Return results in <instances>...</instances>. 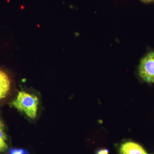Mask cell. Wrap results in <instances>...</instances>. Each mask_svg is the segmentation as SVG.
I'll return each mask as SVG.
<instances>
[{
	"label": "cell",
	"instance_id": "7a4b0ae2",
	"mask_svg": "<svg viewBox=\"0 0 154 154\" xmlns=\"http://www.w3.org/2000/svg\"><path fill=\"white\" fill-rule=\"evenodd\" d=\"M138 73L145 82L154 83V51L149 53L142 59L139 66Z\"/></svg>",
	"mask_w": 154,
	"mask_h": 154
},
{
	"label": "cell",
	"instance_id": "3957f363",
	"mask_svg": "<svg viewBox=\"0 0 154 154\" xmlns=\"http://www.w3.org/2000/svg\"><path fill=\"white\" fill-rule=\"evenodd\" d=\"M120 154H147L140 145L134 142H126L119 148Z\"/></svg>",
	"mask_w": 154,
	"mask_h": 154
},
{
	"label": "cell",
	"instance_id": "52a82bcc",
	"mask_svg": "<svg viewBox=\"0 0 154 154\" xmlns=\"http://www.w3.org/2000/svg\"><path fill=\"white\" fill-rule=\"evenodd\" d=\"M109 150L106 149H99L96 152V154H108Z\"/></svg>",
	"mask_w": 154,
	"mask_h": 154
},
{
	"label": "cell",
	"instance_id": "ba28073f",
	"mask_svg": "<svg viewBox=\"0 0 154 154\" xmlns=\"http://www.w3.org/2000/svg\"><path fill=\"white\" fill-rule=\"evenodd\" d=\"M142 2L146 3V4H149L154 2V0H140Z\"/></svg>",
	"mask_w": 154,
	"mask_h": 154
},
{
	"label": "cell",
	"instance_id": "277c9868",
	"mask_svg": "<svg viewBox=\"0 0 154 154\" xmlns=\"http://www.w3.org/2000/svg\"><path fill=\"white\" fill-rule=\"evenodd\" d=\"M11 88V81L8 75L0 69V100L8 95Z\"/></svg>",
	"mask_w": 154,
	"mask_h": 154
},
{
	"label": "cell",
	"instance_id": "5b68a950",
	"mask_svg": "<svg viewBox=\"0 0 154 154\" xmlns=\"http://www.w3.org/2000/svg\"><path fill=\"white\" fill-rule=\"evenodd\" d=\"M6 140L7 136L5 132V127L2 122L0 119V152L5 151L8 148L5 142Z\"/></svg>",
	"mask_w": 154,
	"mask_h": 154
},
{
	"label": "cell",
	"instance_id": "8992f818",
	"mask_svg": "<svg viewBox=\"0 0 154 154\" xmlns=\"http://www.w3.org/2000/svg\"><path fill=\"white\" fill-rule=\"evenodd\" d=\"M9 154H29L26 150L22 149L11 148L9 150Z\"/></svg>",
	"mask_w": 154,
	"mask_h": 154
},
{
	"label": "cell",
	"instance_id": "6da1fadb",
	"mask_svg": "<svg viewBox=\"0 0 154 154\" xmlns=\"http://www.w3.org/2000/svg\"><path fill=\"white\" fill-rule=\"evenodd\" d=\"M38 104V99L36 96L23 91L19 92L17 98L11 102V105L17 110L31 119L36 118Z\"/></svg>",
	"mask_w": 154,
	"mask_h": 154
}]
</instances>
